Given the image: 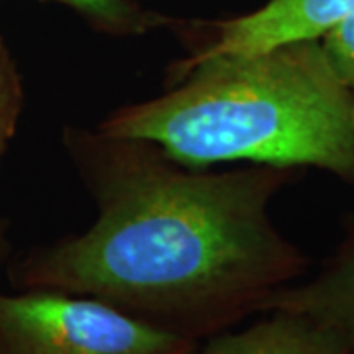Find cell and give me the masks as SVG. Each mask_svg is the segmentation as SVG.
I'll list each match as a JSON object with an SVG mask.
<instances>
[{
	"label": "cell",
	"instance_id": "6da1fadb",
	"mask_svg": "<svg viewBox=\"0 0 354 354\" xmlns=\"http://www.w3.org/2000/svg\"><path fill=\"white\" fill-rule=\"evenodd\" d=\"M64 146L97 218L12 260L14 290L95 297L203 342L262 313L276 291L307 274V254L268 215L299 169H195L152 142L99 128L67 127Z\"/></svg>",
	"mask_w": 354,
	"mask_h": 354
},
{
	"label": "cell",
	"instance_id": "7a4b0ae2",
	"mask_svg": "<svg viewBox=\"0 0 354 354\" xmlns=\"http://www.w3.org/2000/svg\"><path fill=\"white\" fill-rule=\"evenodd\" d=\"M99 130L152 142L195 169L317 167L354 185V91L321 39L176 62L165 93L120 106Z\"/></svg>",
	"mask_w": 354,
	"mask_h": 354
},
{
	"label": "cell",
	"instance_id": "3957f363",
	"mask_svg": "<svg viewBox=\"0 0 354 354\" xmlns=\"http://www.w3.org/2000/svg\"><path fill=\"white\" fill-rule=\"evenodd\" d=\"M199 344L87 295L0 293V354H193Z\"/></svg>",
	"mask_w": 354,
	"mask_h": 354
},
{
	"label": "cell",
	"instance_id": "277c9868",
	"mask_svg": "<svg viewBox=\"0 0 354 354\" xmlns=\"http://www.w3.org/2000/svg\"><path fill=\"white\" fill-rule=\"evenodd\" d=\"M353 12L354 0H268L242 16L213 22H179L187 55L177 64L213 55L256 53L301 39H321Z\"/></svg>",
	"mask_w": 354,
	"mask_h": 354
},
{
	"label": "cell",
	"instance_id": "5b68a950",
	"mask_svg": "<svg viewBox=\"0 0 354 354\" xmlns=\"http://www.w3.org/2000/svg\"><path fill=\"white\" fill-rule=\"evenodd\" d=\"M272 309L307 317L339 348L354 354V218L315 276L276 291L262 313Z\"/></svg>",
	"mask_w": 354,
	"mask_h": 354
},
{
	"label": "cell",
	"instance_id": "8992f818",
	"mask_svg": "<svg viewBox=\"0 0 354 354\" xmlns=\"http://www.w3.org/2000/svg\"><path fill=\"white\" fill-rule=\"evenodd\" d=\"M242 330L207 339L193 354H346L307 317L272 309Z\"/></svg>",
	"mask_w": 354,
	"mask_h": 354
},
{
	"label": "cell",
	"instance_id": "52a82bcc",
	"mask_svg": "<svg viewBox=\"0 0 354 354\" xmlns=\"http://www.w3.org/2000/svg\"><path fill=\"white\" fill-rule=\"evenodd\" d=\"M64 4L77 12L95 32L114 38L144 36L162 26H171L174 20L142 6L136 0H41Z\"/></svg>",
	"mask_w": 354,
	"mask_h": 354
},
{
	"label": "cell",
	"instance_id": "ba28073f",
	"mask_svg": "<svg viewBox=\"0 0 354 354\" xmlns=\"http://www.w3.org/2000/svg\"><path fill=\"white\" fill-rule=\"evenodd\" d=\"M24 111V83L0 32V164L10 148Z\"/></svg>",
	"mask_w": 354,
	"mask_h": 354
},
{
	"label": "cell",
	"instance_id": "9c48e42d",
	"mask_svg": "<svg viewBox=\"0 0 354 354\" xmlns=\"http://www.w3.org/2000/svg\"><path fill=\"white\" fill-rule=\"evenodd\" d=\"M321 44L335 71L354 91V12L333 26Z\"/></svg>",
	"mask_w": 354,
	"mask_h": 354
},
{
	"label": "cell",
	"instance_id": "30bf717a",
	"mask_svg": "<svg viewBox=\"0 0 354 354\" xmlns=\"http://www.w3.org/2000/svg\"><path fill=\"white\" fill-rule=\"evenodd\" d=\"M8 223L0 218V266L6 262L8 258Z\"/></svg>",
	"mask_w": 354,
	"mask_h": 354
}]
</instances>
